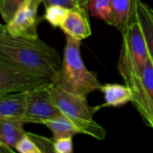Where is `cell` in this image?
Returning <instances> with one entry per match:
<instances>
[{"label": "cell", "instance_id": "obj_1", "mask_svg": "<svg viewBox=\"0 0 153 153\" xmlns=\"http://www.w3.org/2000/svg\"><path fill=\"white\" fill-rule=\"evenodd\" d=\"M0 59L11 62L55 82L62 60L59 52L37 39L11 35L4 24L0 26Z\"/></svg>", "mask_w": 153, "mask_h": 153}, {"label": "cell", "instance_id": "obj_2", "mask_svg": "<svg viewBox=\"0 0 153 153\" xmlns=\"http://www.w3.org/2000/svg\"><path fill=\"white\" fill-rule=\"evenodd\" d=\"M70 92L87 96L100 90L102 84L96 73L87 69L81 54V40L65 35L61 67L53 82Z\"/></svg>", "mask_w": 153, "mask_h": 153}, {"label": "cell", "instance_id": "obj_3", "mask_svg": "<svg viewBox=\"0 0 153 153\" xmlns=\"http://www.w3.org/2000/svg\"><path fill=\"white\" fill-rule=\"evenodd\" d=\"M121 33L117 69L125 83L132 88L143 75L150 54L143 29L136 19Z\"/></svg>", "mask_w": 153, "mask_h": 153}, {"label": "cell", "instance_id": "obj_4", "mask_svg": "<svg viewBox=\"0 0 153 153\" xmlns=\"http://www.w3.org/2000/svg\"><path fill=\"white\" fill-rule=\"evenodd\" d=\"M47 78L11 62L0 59V96L14 92H29L46 83Z\"/></svg>", "mask_w": 153, "mask_h": 153}, {"label": "cell", "instance_id": "obj_5", "mask_svg": "<svg viewBox=\"0 0 153 153\" xmlns=\"http://www.w3.org/2000/svg\"><path fill=\"white\" fill-rule=\"evenodd\" d=\"M53 134V138L63 136H74L75 134H86L97 140L106 139L107 131L95 120L83 118H71L64 115L42 123Z\"/></svg>", "mask_w": 153, "mask_h": 153}, {"label": "cell", "instance_id": "obj_6", "mask_svg": "<svg viewBox=\"0 0 153 153\" xmlns=\"http://www.w3.org/2000/svg\"><path fill=\"white\" fill-rule=\"evenodd\" d=\"M52 83H46L27 93V109L23 118L26 124L42 125L47 120L63 115L50 97V85Z\"/></svg>", "mask_w": 153, "mask_h": 153}, {"label": "cell", "instance_id": "obj_7", "mask_svg": "<svg viewBox=\"0 0 153 153\" xmlns=\"http://www.w3.org/2000/svg\"><path fill=\"white\" fill-rule=\"evenodd\" d=\"M50 97L62 114L71 118L92 119L94 114L100 110L99 106L91 107L86 96L65 91L58 85H50Z\"/></svg>", "mask_w": 153, "mask_h": 153}, {"label": "cell", "instance_id": "obj_8", "mask_svg": "<svg viewBox=\"0 0 153 153\" xmlns=\"http://www.w3.org/2000/svg\"><path fill=\"white\" fill-rule=\"evenodd\" d=\"M42 0H26L17 10L13 19L4 24L7 31L16 37L37 39L38 35V9Z\"/></svg>", "mask_w": 153, "mask_h": 153}, {"label": "cell", "instance_id": "obj_9", "mask_svg": "<svg viewBox=\"0 0 153 153\" xmlns=\"http://www.w3.org/2000/svg\"><path fill=\"white\" fill-rule=\"evenodd\" d=\"M134 92L133 104L146 126L153 129V64L149 58L141 78L131 88Z\"/></svg>", "mask_w": 153, "mask_h": 153}, {"label": "cell", "instance_id": "obj_10", "mask_svg": "<svg viewBox=\"0 0 153 153\" xmlns=\"http://www.w3.org/2000/svg\"><path fill=\"white\" fill-rule=\"evenodd\" d=\"M87 12V8L82 6L70 9L60 29L65 35L81 41L89 38L91 35V29Z\"/></svg>", "mask_w": 153, "mask_h": 153}, {"label": "cell", "instance_id": "obj_11", "mask_svg": "<svg viewBox=\"0 0 153 153\" xmlns=\"http://www.w3.org/2000/svg\"><path fill=\"white\" fill-rule=\"evenodd\" d=\"M25 122L17 118H0V148L13 152L17 143L26 134Z\"/></svg>", "mask_w": 153, "mask_h": 153}, {"label": "cell", "instance_id": "obj_12", "mask_svg": "<svg viewBox=\"0 0 153 153\" xmlns=\"http://www.w3.org/2000/svg\"><path fill=\"white\" fill-rule=\"evenodd\" d=\"M27 93L14 92L1 95L0 118H17L23 121L27 109Z\"/></svg>", "mask_w": 153, "mask_h": 153}, {"label": "cell", "instance_id": "obj_13", "mask_svg": "<svg viewBox=\"0 0 153 153\" xmlns=\"http://www.w3.org/2000/svg\"><path fill=\"white\" fill-rule=\"evenodd\" d=\"M100 91L104 95V103L99 106L100 109L107 107H121L134 100L133 90L126 84L106 83Z\"/></svg>", "mask_w": 153, "mask_h": 153}, {"label": "cell", "instance_id": "obj_14", "mask_svg": "<svg viewBox=\"0 0 153 153\" xmlns=\"http://www.w3.org/2000/svg\"><path fill=\"white\" fill-rule=\"evenodd\" d=\"M113 11L112 26L121 32L135 19L137 0H110Z\"/></svg>", "mask_w": 153, "mask_h": 153}, {"label": "cell", "instance_id": "obj_15", "mask_svg": "<svg viewBox=\"0 0 153 153\" xmlns=\"http://www.w3.org/2000/svg\"><path fill=\"white\" fill-rule=\"evenodd\" d=\"M135 19L143 29L149 49L150 58L153 64V7L143 1L137 0Z\"/></svg>", "mask_w": 153, "mask_h": 153}, {"label": "cell", "instance_id": "obj_16", "mask_svg": "<svg viewBox=\"0 0 153 153\" xmlns=\"http://www.w3.org/2000/svg\"><path fill=\"white\" fill-rule=\"evenodd\" d=\"M87 10L91 16L112 25L113 11L110 0H89Z\"/></svg>", "mask_w": 153, "mask_h": 153}, {"label": "cell", "instance_id": "obj_17", "mask_svg": "<svg viewBox=\"0 0 153 153\" xmlns=\"http://www.w3.org/2000/svg\"><path fill=\"white\" fill-rule=\"evenodd\" d=\"M69 10V8L62 5H50L48 7H46V12L43 19L46 20L53 28H60L67 16Z\"/></svg>", "mask_w": 153, "mask_h": 153}, {"label": "cell", "instance_id": "obj_18", "mask_svg": "<svg viewBox=\"0 0 153 153\" xmlns=\"http://www.w3.org/2000/svg\"><path fill=\"white\" fill-rule=\"evenodd\" d=\"M26 0H0V13L4 23H8Z\"/></svg>", "mask_w": 153, "mask_h": 153}, {"label": "cell", "instance_id": "obj_19", "mask_svg": "<svg viewBox=\"0 0 153 153\" xmlns=\"http://www.w3.org/2000/svg\"><path fill=\"white\" fill-rule=\"evenodd\" d=\"M15 151L20 153H42L39 145L28 133H26L17 143Z\"/></svg>", "mask_w": 153, "mask_h": 153}, {"label": "cell", "instance_id": "obj_20", "mask_svg": "<svg viewBox=\"0 0 153 153\" xmlns=\"http://www.w3.org/2000/svg\"><path fill=\"white\" fill-rule=\"evenodd\" d=\"M74 136H63L54 138L53 152L55 153H72L74 152Z\"/></svg>", "mask_w": 153, "mask_h": 153}, {"label": "cell", "instance_id": "obj_21", "mask_svg": "<svg viewBox=\"0 0 153 153\" xmlns=\"http://www.w3.org/2000/svg\"><path fill=\"white\" fill-rule=\"evenodd\" d=\"M42 3L45 5V7H48L53 4H57L65 6L69 9H75L81 6L77 4L75 0H42Z\"/></svg>", "mask_w": 153, "mask_h": 153}, {"label": "cell", "instance_id": "obj_22", "mask_svg": "<svg viewBox=\"0 0 153 153\" xmlns=\"http://www.w3.org/2000/svg\"><path fill=\"white\" fill-rule=\"evenodd\" d=\"M77 2V4L84 8H87V4H88V2L89 0H75Z\"/></svg>", "mask_w": 153, "mask_h": 153}]
</instances>
